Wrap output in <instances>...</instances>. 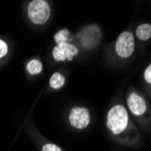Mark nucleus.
<instances>
[{
  "mask_svg": "<svg viewBox=\"0 0 151 151\" xmlns=\"http://www.w3.org/2000/svg\"><path fill=\"white\" fill-rule=\"evenodd\" d=\"M144 79L147 81V83L150 84L151 83V65L149 64L144 72Z\"/></svg>",
  "mask_w": 151,
  "mask_h": 151,
  "instance_id": "14",
  "label": "nucleus"
},
{
  "mask_svg": "<svg viewBox=\"0 0 151 151\" xmlns=\"http://www.w3.org/2000/svg\"><path fill=\"white\" fill-rule=\"evenodd\" d=\"M42 151H63V150L61 149V147H59L56 145L52 144V143H48L43 147Z\"/></svg>",
  "mask_w": 151,
  "mask_h": 151,
  "instance_id": "13",
  "label": "nucleus"
},
{
  "mask_svg": "<svg viewBox=\"0 0 151 151\" xmlns=\"http://www.w3.org/2000/svg\"><path fill=\"white\" fill-rule=\"evenodd\" d=\"M8 54V45L4 40L0 39V63L5 60Z\"/></svg>",
  "mask_w": 151,
  "mask_h": 151,
  "instance_id": "12",
  "label": "nucleus"
},
{
  "mask_svg": "<svg viewBox=\"0 0 151 151\" xmlns=\"http://www.w3.org/2000/svg\"><path fill=\"white\" fill-rule=\"evenodd\" d=\"M80 43L85 49H93L100 43L101 33L97 25L87 26L78 34Z\"/></svg>",
  "mask_w": 151,
  "mask_h": 151,
  "instance_id": "4",
  "label": "nucleus"
},
{
  "mask_svg": "<svg viewBox=\"0 0 151 151\" xmlns=\"http://www.w3.org/2000/svg\"><path fill=\"white\" fill-rule=\"evenodd\" d=\"M69 120L73 128L78 129H85L88 127L91 121L90 112L86 108L75 107L70 112Z\"/></svg>",
  "mask_w": 151,
  "mask_h": 151,
  "instance_id": "6",
  "label": "nucleus"
},
{
  "mask_svg": "<svg viewBox=\"0 0 151 151\" xmlns=\"http://www.w3.org/2000/svg\"><path fill=\"white\" fill-rule=\"evenodd\" d=\"M136 35L139 40L147 41L151 37V25L149 24H142L137 27Z\"/></svg>",
  "mask_w": 151,
  "mask_h": 151,
  "instance_id": "8",
  "label": "nucleus"
},
{
  "mask_svg": "<svg viewBox=\"0 0 151 151\" xmlns=\"http://www.w3.org/2000/svg\"><path fill=\"white\" fill-rule=\"evenodd\" d=\"M26 71L30 75H37L43 72V63L37 59H33L26 65Z\"/></svg>",
  "mask_w": 151,
  "mask_h": 151,
  "instance_id": "9",
  "label": "nucleus"
},
{
  "mask_svg": "<svg viewBox=\"0 0 151 151\" xmlns=\"http://www.w3.org/2000/svg\"><path fill=\"white\" fill-rule=\"evenodd\" d=\"M127 103L129 111L136 116H142L147 109V105L145 99L136 91L129 93L127 99Z\"/></svg>",
  "mask_w": 151,
  "mask_h": 151,
  "instance_id": "7",
  "label": "nucleus"
},
{
  "mask_svg": "<svg viewBox=\"0 0 151 151\" xmlns=\"http://www.w3.org/2000/svg\"><path fill=\"white\" fill-rule=\"evenodd\" d=\"M69 36H70V31L69 30L66 29V28L62 29L54 35V41H55L56 44L67 42V41L69 40Z\"/></svg>",
  "mask_w": 151,
  "mask_h": 151,
  "instance_id": "11",
  "label": "nucleus"
},
{
  "mask_svg": "<svg viewBox=\"0 0 151 151\" xmlns=\"http://www.w3.org/2000/svg\"><path fill=\"white\" fill-rule=\"evenodd\" d=\"M107 126L116 136L126 131L129 126V118L124 106L115 105L109 109L107 115Z\"/></svg>",
  "mask_w": 151,
  "mask_h": 151,
  "instance_id": "1",
  "label": "nucleus"
},
{
  "mask_svg": "<svg viewBox=\"0 0 151 151\" xmlns=\"http://www.w3.org/2000/svg\"><path fill=\"white\" fill-rule=\"evenodd\" d=\"M79 49L73 44L68 42H63L57 44L56 46L52 50V57L54 61L59 62H65V61H73L75 56L78 55Z\"/></svg>",
  "mask_w": 151,
  "mask_h": 151,
  "instance_id": "5",
  "label": "nucleus"
},
{
  "mask_svg": "<svg viewBox=\"0 0 151 151\" xmlns=\"http://www.w3.org/2000/svg\"><path fill=\"white\" fill-rule=\"evenodd\" d=\"M135 51L134 35L129 31L122 32L116 40L115 52L120 58L126 59L130 57Z\"/></svg>",
  "mask_w": 151,
  "mask_h": 151,
  "instance_id": "3",
  "label": "nucleus"
},
{
  "mask_svg": "<svg viewBox=\"0 0 151 151\" xmlns=\"http://www.w3.org/2000/svg\"><path fill=\"white\" fill-rule=\"evenodd\" d=\"M65 83V77L60 73H54L49 81V84L52 89L58 90L62 88Z\"/></svg>",
  "mask_w": 151,
  "mask_h": 151,
  "instance_id": "10",
  "label": "nucleus"
},
{
  "mask_svg": "<svg viewBox=\"0 0 151 151\" xmlns=\"http://www.w3.org/2000/svg\"><path fill=\"white\" fill-rule=\"evenodd\" d=\"M27 16L37 25L45 24L51 17V7L46 0H32L27 6Z\"/></svg>",
  "mask_w": 151,
  "mask_h": 151,
  "instance_id": "2",
  "label": "nucleus"
}]
</instances>
